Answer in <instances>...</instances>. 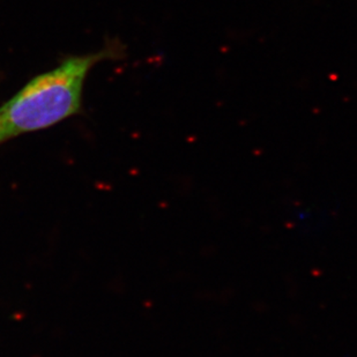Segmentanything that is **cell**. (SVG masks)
Returning <instances> with one entry per match:
<instances>
[{"mask_svg":"<svg viewBox=\"0 0 357 357\" xmlns=\"http://www.w3.org/2000/svg\"><path fill=\"white\" fill-rule=\"evenodd\" d=\"M126 47L112 38L100 50L68 56L50 71L38 75L0 105V147L21 135L42 131L82 114V94L91 68L119 61Z\"/></svg>","mask_w":357,"mask_h":357,"instance_id":"cell-1","label":"cell"}]
</instances>
